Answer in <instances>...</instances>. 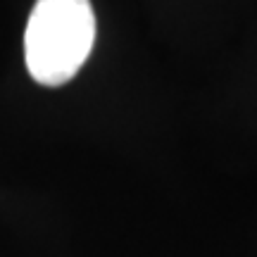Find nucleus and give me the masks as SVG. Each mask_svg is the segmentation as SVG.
Segmentation results:
<instances>
[{
  "label": "nucleus",
  "mask_w": 257,
  "mask_h": 257,
  "mask_svg": "<svg viewBox=\"0 0 257 257\" xmlns=\"http://www.w3.org/2000/svg\"><path fill=\"white\" fill-rule=\"evenodd\" d=\"M95 43L91 0H36L24 31V62L41 86H62L79 74Z\"/></svg>",
  "instance_id": "obj_1"
}]
</instances>
